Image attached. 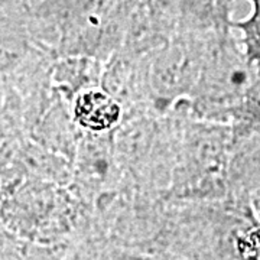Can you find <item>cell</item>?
<instances>
[{"instance_id":"cell-1","label":"cell","mask_w":260,"mask_h":260,"mask_svg":"<svg viewBox=\"0 0 260 260\" xmlns=\"http://www.w3.org/2000/svg\"><path fill=\"white\" fill-rule=\"evenodd\" d=\"M120 114L119 103L102 91H87L75 100V120L94 132L110 129L119 121Z\"/></svg>"},{"instance_id":"cell-2","label":"cell","mask_w":260,"mask_h":260,"mask_svg":"<svg viewBox=\"0 0 260 260\" xmlns=\"http://www.w3.org/2000/svg\"><path fill=\"white\" fill-rule=\"evenodd\" d=\"M253 13L249 19L233 22L234 28L243 32L242 44L244 45L246 59L249 64L260 62V0H250Z\"/></svg>"}]
</instances>
